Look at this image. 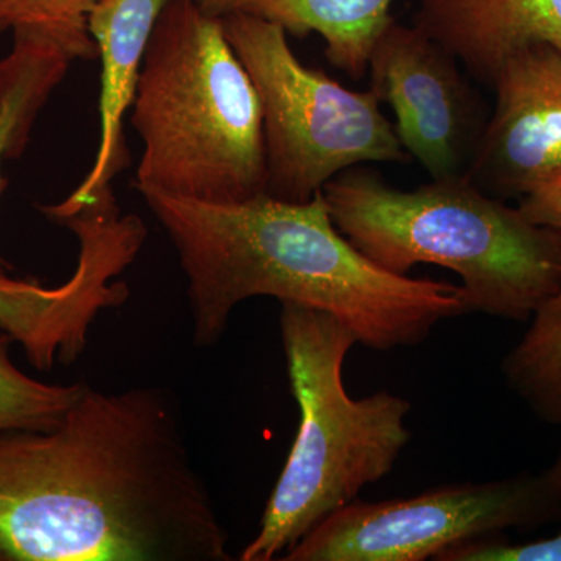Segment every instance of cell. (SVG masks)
<instances>
[{
	"mask_svg": "<svg viewBox=\"0 0 561 561\" xmlns=\"http://www.w3.org/2000/svg\"><path fill=\"white\" fill-rule=\"evenodd\" d=\"M161 387L87 386L47 431L0 432V561H230Z\"/></svg>",
	"mask_w": 561,
	"mask_h": 561,
	"instance_id": "1",
	"label": "cell"
},
{
	"mask_svg": "<svg viewBox=\"0 0 561 561\" xmlns=\"http://www.w3.org/2000/svg\"><path fill=\"white\" fill-rule=\"evenodd\" d=\"M142 198L179 254L198 348L216 345L231 312L254 297L330 312L357 343L381 351L419 345L440 321L470 313L461 286L367 260L335 227L323 192L306 203Z\"/></svg>",
	"mask_w": 561,
	"mask_h": 561,
	"instance_id": "2",
	"label": "cell"
},
{
	"mask_svg": "<svg viewBox=\"0 0 561 561\" xmlns=\"http://www.w3.org/2000/svg\"><path fill=\"white\" fill-rule=\"evenodd\" d=\"M130 122L142 140L139 194L242 203L265 194L260 95L195 0H168L140 68Z\"/></svg>",
	"mask_w": 561,
	"mask_h": 561,
	"instance_id": "3",
	"label": "cell"
},
{
	"mask_svg": "<svg viewBox=\"0 0 561 561\" xmlns=\"http://www.w3.org/2000/svg\"><path fill=\"white\" fill-rule=\"evenodd\" d=\"M323 197L337 230L383 271L434 264L457 273L470 312L527 320L560 287L561 236L465 175L401 191L357 165Z\"/></svg>",
	"mask_w": 561,
	"mask_h": 561,
	"instance_id": "4",
	"label": "cell"
},
{
	"mask_svg": "<svg viewBox=\"0 0 561 561\" xmlns=\"http://www.w3.org/2000/svg\"><path fill=\"white\" fill-rule=\"evenodd\" d=\"M280 337L300 426L260 531L239 560L271 561L386 478L411 440L412 404L390 391L353 400L343 362L357 343L330 312L280 302Z\"/></svg>",
	"mask_w": 561,
	"mask_h": 561,
	"instance_id": "5",
	"label": "cell"
},
{
	"mask_svg": "<svg viewBox=\"0 0 561 561\" xmlns=\"http://www.w3.org/2000/svg\"><path fill=\"white\" fill-rule=\"evenodd\" d=\"M220 20L260 95L265 194L306 203L348 169L409 161L375 92L351 91L302 65L278 25L245 14Z\"/></svg>",
	"mask_w": 561,
	"mask_h": 561,
	"instance_id": "6",
	"label": "cell"
},
{
	"mask_svg": "<svg viewBox=\"0 0 561 561\" xmlns=\"http://www.w3.org/2000/svg\"><path fill=\"white\" fill-rule=\"evenodd\" d=\"M561 519V465L540 474L457 483L408 500L356 502L313 527L284 561L435 560L461 542Z\"/></svg>",
	"mask_w": 561,
	"mask_h": 561,
	"instance_id": "7",
	"label": "cell"
},
{
	"mask_svg": "<svg viewBox=\"0 0 561 561\" xmlns=\"http://www.w3.org/2000/svg\"><path fill=\"white\" fill-rule=\"evenodd\" d=\"M459 60L415 24L391 20L373 46L368 70L389 103L402 149L432 180L467 173L489 117Z\"/></svg>",
	"mask_w": 561,
	"mask_h": 561,
	"instance_id": "8",
	"label": "cell"
},
{
	"mask_svg": "<svg viewBox=\"0 0 561 561\" xmlns=\"http://www.w3.org/2000/svg\"><path fill=\"white\" fill-rule=\"evenodd\" d=\"M491 87L496 103L465 176L491 197L522 198L561 165V50H516Z\"/></svg>",
	"mask_w": 561,
	"mask_h": 561,
	"instance_id": "9",
	"label": "cell"
},
{
	"mask_svg": "<svg viewBox=\"0 0 561 561\" xmlns=\"http://www.w3.org/2000/svg\"><path fill=\"white\" fill-rule=\"evenodd\" d=\"M168 0H102L88 20L101 58V139L91 171L66 201L38 206L47 219L57 221L113 180L128 165L125 114L130 111L140 68L161 11Z\"/></svg>",
	"mask_w": 561,
	"mask_h": 561,
	"instance_id": "10",
	"label": "cell"
},
{
	"mask_svg": "<svg viewBox=\"0 0 561 561\" xmlns=\"http://www.w3.org/2000/svg\"><path fill=\"white\" fill-rule=\"evenodd\" d=\"M415 25L490 87L516 50H561V0H416Z\"/></svg>",
	"mask_w": 561,
	"mask_h": 561,
	"instance_id": "11",
	"label": "cell"
},
{
	"mask_svg": "<svg viewBox=\"0 0 561 561\" xmlns=\"http://www.w3.org/2000/svg\"><path fill=\"white\" fill-rule=\"evenodd\" d=\"M214 18L245 14L278 25L297 38L317 33L334 68L359 80L368 72L376 39L393 18V0H195Z\"/></svg>",
	"mask_w": 561,
	"mask_h": 561,
	"instance_id": "12",
	"label": "cell"
},
{
	"mask_svg": "<svg viewBox=\"0 0 561 561\" xmlns=\"http://www.w3.org/2000/svg\"><path fill=\"white\" fill-rule=\"evenodd\" d=\"M13 49L0 58V162L20 158L33 124L72 61L49 36L13 32ZM7 181L0 175V195ZM0 267H7L0 257Z\"/></svg>",
	"mask_w": 561,
	"mask_h": 561,
	"instance_id": "13",
	"label": "cell"
},
{
	"mask_svg": "<svg viewBox=\"0 0 561 561\" xmlns=\"http://www.w3.org/2000/svg\"><path fill=\"white\" fill-rule=\"evenodd\" d=\"M530 319L526 335L502 362V371L538 419L561 426V284Z\"/></svg>",
	"mask_w": 561,
	"mask_h": 561,
	"instance_id": "14",
	"label": "cell"
},
{
	"mask_svg": "<svg viewBox=\"0 0 561 561\" xmlns=\"http://www.w3.org/2000/svg\"><path fill=\"white\" fill-rule=\"evenodd\" d=\"M9 332L0 330V432L47 431L61 423L87 383L58 386L36 381L14 365Z\"/></svg>",
	"mask_w": 561,
	"mask_h": 561,
	"instance_id": "15",
	"label": "cell"
},
{
	"mask_svg": "<svg viewBox=\"0 0 561 561\" xmlns=\"http://www.w3.org/2000/svg\"><path fill=\"white\" fill-rule=\"evenodd\" d=\"M102 0H0V32L33 31L54 39L70 60H94L88 20Z\"/></svg>",
	"mask_w": 561,
	"mask_h": 561,
	"instance_id": "16",
	"label": "cell"
},
{
	"mask_svg": "<svg viewBox=\"0 0 561 561\" xmlns=\"http://www.w3.org/2000/svg\"><path fill=\"white\" fill-rule=\"evenodd\" d=\"M438 561H561V531L551 538L511 542L507 538H481L461 542L438 556Z\"/></svg>",
	"mask_w": 561,
	"mask_h": 561,
	"instance_id": "17",
	"label": "cell"
},
{
	"mask_svg": "<svg viewBox=\"0 0 561 561\" xmlns=\"http://www.w3.org/2000/svg\"><path fill=\"white\" fill-rule=\"evenodd\" d=\"M518 208L531 224L561 236V165L523 195Z\"/></svg>",
	"mask_w": 561,
	"mask_h": 561,
	"instance_id": "18",
	"label": "cell"
},
{
	"mask_svg": "<svg viewBox=\"0 0 561 561\" xmlns=\"http://www.w3.org/2000/svg\"><path fill=\"white\" fill-rule=\"evenodd\" d=\"M32 311L31 280L9 278L0 272V330L21 334L31 321Z\"/></svg>",
	"mask_w": 561,
	"mask_h": 561,
	"instance_id": "19",
	"label": "cell"
},
{
	"mask_svg": "<svg viewBox=\"0 0 561 561\" xmlns=\"http://www.w3.org/2000/svg\"><path fill=\"white\" fill-rule=\"evenodd\" d=\"M557 460H559V461H560V465H561V456H560V457H559V459H557Z\"/></svg>",
	"mask_w": 561,
	"mask_h": 561,
	"instance_id": "20",
	"label": "cell"
}]
</instances>
